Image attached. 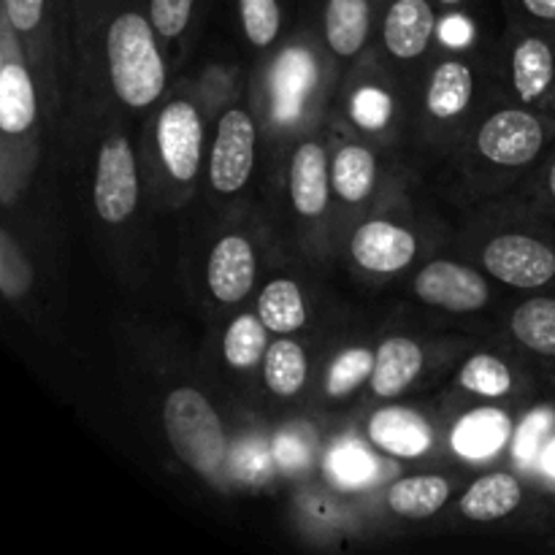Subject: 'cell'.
Instances as JSON below:
<instances>
[{
    "label": "cell",
    "mask_w": 555,
    "mask_h": 555,
    "mask_svg": "<svg viewBox=\"0 0 555 555\" xmlns=\"http://www.w3.org/2000/svg\"><path fill=\"white\" fill-rule=\"evenodd\" d=\"M108 74L114 92L125 106H150L166 87V65L157 52L152 25L135 11H122L112 20L106 36Z\"/></svg>",
    "instance_id": "6da1fadb"
},
{
    "label": "cell",
    "mask_w": 555,
    "mask_h": 555,
    "mask_svg": "<svg viewBox=\"0 0 555 555\" xmlns=\"http://www.w3.org/2000/svg\"><path fill=\"white\" fill-rule=\"evenodd\" d=\"M163 426L173 453L198 475H215L228 453L222 423L209 401L193 388H177L163 406Z\"/></svg>",
    "instance_id": "7a4b0ae2"
},
{
    "label": "cell",
    "mask_w": 555,
    "mask_h": 555,
    "mask_svg": "<svg viewBox=\"0 0 555 555\" xmlns=\"http://www.w3.org/2000/svg\"><path fill=\"white\" fill-rule=\"evenodd\" d=\"M139 204V173L130 144L122 135L106 139L98 155L95 209L106 222L128 220Z\"/></svg>",
    "instance_id": "3957f363"
},
{
    "label": "cell",
    "mask_w": 555,
    "mask_h": 555,
    "mask_svg": "<svg viewBox=\"0 0 555 555\" xmlns=\"http://www.w3.org/2000/svg\"><path fill=\"white\" fill-rule=\"evenodd\" d=\"M482 263L496 280L513 287H542L555 276L553 249L520 233L493 238L482 253Z\"/></svg>",
    "instance_id": "277c9868"
},
{
    "label": "cell",
    "mask_w": 555,
    "mask_h": 555,
    "mask_svg": "<svg viewBox=\"0 0 555 555\" xmlns=\"http://www.w3.org/2000/svg\"><path fill=\"white\" fill-rule=\"evenodd\" d=\"M255 163V125L247 112L231 108L222 114L211 150L209 179L217 193H236L247 184Z\"/></svg>",
    "instance_id": "5b68a950"
},
{
    "label": "cell",
    "mask_w": 555,
    "mask_h": 555,
    "mask_svg": "<svg viewBox=\"0 0 555 555\" xmlns=\"http://www.w3.org/2000/svg\"><path fill=\"white\" fill-rule=\"evenodd\" d=\"M542 122L529 112L520 108H504L493 114L477 135V146L488 160L499 166H524L534 160L542 150Z\"/></svg>",
    "instance_id": "8992f818"
},
{
    "label": "cell",
    "mask_w": 555,
    "mask_h": 555,
    "mask_svg": "<svg viewBox=\"0 0 555 555\" xmlns=\"http://www.w3.org/2000/svg\"><path fill=\"white\" fill-rule=\"evenodd\" d=\"M201 144H204V130H201V117L193 103H168L157 119V146L173 179L179 182L195 179L201 166Z\"/></svg>",
    "instance_id": "52a82bcc"
},
{
    "label": "cell",
    "mask_w": 555,
    "mask_h": 555,
    "mask_svg": "<svg viewBox=\"0 0 555 555\" xmlns=\"http://www.w3.org/2000/svg\"><path fill=\"white\" fill-rule=\"evenodd\" d=\"M415 293L421 301L450 309V312H477L480 307H486L488 296H491L486 280L477 271L461 263H450V260L428 263L417 274Z\"/></svg>",
    "instance_id": "ba28073f"
},
{
    "label": "cell",
    "mask_w": 555,
    "mask_h": 555,
    "mask_svg": "<svg viewBox=\"0 0 555 555\" xmlns=\"http://www.w3.org/2000/svg\"><path fill=\"white\" fill-rule=\"evenodd\" d=\"M417 242L410 231L385 220H372L361 225L352 236V258L358 266L377 274H393L412 263Z\"/></svg>",
    "instance_id": "9c48e42d"
},
{
    "label": "cell",
    "mask_w": 555,
    "mask_h": 555,
    "mask_svg": "<svg viewBox=\"0 0 555 555\" xmlns=\"http://www.w3.org/2000/svg\"><path fill=\"white\" fill-rule=\"evenodd\" d=\"M209 291L217 301L236 304L253 291L255 253L244 236H225L209 255Z\"/></svg>",
    "instance_id": "30bf717a"
},
{
    "label": "cell",
    "mask_w": 555,
    "mask_h": 555,
    "mask_svg": "<svg viewBox=\"0 0 555 555\" xmlns=\"http://www.w3.org/2000/svg\"><path fill=\"white\" fill-rule=\"evenodd\" d=\"M434 27L437 20L428 0H393L383 25L385 47L396 57L412 60L426 52Z\"/></svg>",
    "instance_id": "8fae6325"
},
{
    "label": "cell",
    "mask_w": 555,
    "mask_h": 555,
    "mask_svg": "<svg viewBox=\"0 0 555 555\" xmlns=\"http://www.w3.org/2000/svg\"><path fill=\"white\" fill-rule=\"evenodd\" d=\"M369 437L379 450L399 459H417L431 448V428L417 412L404 406L379 410L369 423Z\"/></svg>",
    "instance_id": "7c38bea8"
},
{
    "label": "cell",
    "mask_w": 555,
    "mask_h": 555,
    "mask_svg": "<svg viewBox=\"0 0 555 555\" xmlns=\"http://www.w3.org/2000/svg\"><path fill=\"white\" fill-rule=\"evenodd\" d=\"M331 182L334 179H328V160H325L323 146L312 144V141L298 146L291 163V195L298 215H323V209L328 206Z\"/></svg>",
    "instance_id": "4fadbf2b"
},
{
    "label": "cell",
    "mask_w": 555,
    "mask_h": 555,
    "mask_svg": "<svg viewBox=\"0 0 555 555\" xmlns=\"http://www.w3.org/2000/svg\"><path fill=\"white\" fill-rule=\"evenodd\" d=\"M423 369V352L421 347L404 336H393L379 345L374 352V372H372V388L379 399H390L399 396L412 379L421 374Z\"/></svg>",
    "instance_id": "5bb4252c"
},
{
    "label": "cell",
    "mask_w": 555,
    "mask_h": 555,
    "mask_svg": "<svg viewBox=\"0 0 555 555\" xmlns=\"http://www.w3.org/2000/svg\"><path fill=\"white\" fill-rule=\"evenodd\" d=\"M513 423L499 410H477L461 417L453 431V450L469 461H486L507 444Z\"/></svg>",
    "instance_id": "9a60e30c"
},
{
    "label": "cell",
    "mask_w": 555,
    "mask_h": 555,
    "mask_svg": "<svg viewBox=\"0 0 555 555\" xmlns=\"http://www.w3.org/2000/svg\"><path fill=\"white\" fill-rule=\"evenodd\" d=\"M520 499H524L520 482L513 475H507V472H493V475H486L472 482L469 491L461 496L459 507L469 520L488 524V520L507 518L518 507Z\"/></svg>",
    "instance_id": "2e32d148"
},
{
    "label": "cell",
    "mask_w": 555,
    "mask_h": 555,
    "mask_svg": "<svg viewBox=\"0 0 555 555\" xmlns=\"http://www.w3.org/2000/svg\"><path fill=\"white\" fill-rule=\"evenodd\" d=\"M36 119V90L20 63L0 68V130L9 135L25 133Z\"/></svg>",
    "instance_id": "e0dca14e"
},
{
    "label": "cell",
    "mask_w": 555,
    "mask_h": 555,
    "mask_svg": "<svg viewBox=\"0 0 555 555\" xmlns=\"http://www.w3.org/2000/svg\"><path fill=\"white\" fill-rule=\"evenodd\" d=\"M450 496V486L444 477L439 475H417L404 477V480L393 482L388 491V507L390 513L401 515V518H431L434 513L444 507Z\"/></svg>",
    "instance_id": "ac0fdd59"
},
{
    "label": "cell",
    "mask_w": 555,
    "mask_h": 555,
    "mask_svg": "<svg viewBox=\"0 0 555 555\" xmlns=\"http://www.w3.org/2000/svg\"><path fill=\"white\" fill-rule=\"evenodd\" d=\"M372 9L369 0H328L325 3V38L341 57H350L366 43Z\"/></svg>",
    "instance_id": "d6986e66"
},
{
    "label": "cell",
    "mask_w": 555,
    "mask_h": 555,
    "mask_svg": "<svg viewBox=\"0 0 555 555\" xmlns=\"http://www.w3.org/2000/svg\"><path fill=\"white\" fill-rule=\"evenodd\" d=\"M472 90H475V79H472V70L464 63H448L439 65L431 76V85H428V112L437 119H453L469 106Z\"/></svg>",
    "instance_id": "ffe728a7"
},
{
    "label": "cell",
    "mask_w": 555,
    "mask_h": 555,
    "mask_svg": "<svg viewBox=\"0 0 555 555\" xmlns=\"http://www.w3.org/2000/svg\"><path fill=\"white\" fill-rule=\"evenodd\" d=\"M258 314L266 328L274 334H293L307 323L301 287L293 280H274L263 287L258 298Z\"/></svg>",
    "instance_id": "44dd1931"
},
{
    "label": "cell",
    "mask_w": 555,
    "mask_h": 555,
    "mask_svg": "<svg viewBox=\"0 0 555 555\" xmlns=\"http://www.w3.org/2000/svg\"><path fill=\"white\" fill-rule=\"evenodd\" d=\"M553 52L542 38H524L515 49L513 79L520 101H537L553 81Z\"/></svg>",
    "instance_id": "7402d4cb"
},
{
    "label": "cell",
    "mask_w": 555,
    "mask_h": 555,
    "mask_svg": "<svg viewBox=\"0 0 555 555\" xmlns=\"http://www.w3.org/2000/svg\"><path fill=\"white\" fill-rule=\"evenodd\" d=\"M513 334L520 345L555 356V298H531L513 314Z\"/></svg>",
    "instance_id": "603a6c76"
},
{
    "label": "cell",
    "mask_w": 555,
    "mask_h": 555,
    "mask_svg": "<svg viewBox=\"0 0 555 555\" xmlns=\"http://www.w3.org/2000/svg\"><path fill=\"white\" fill-rule=\"evenodd\" d=\"M266 385L276 396H296L307 383V356L291 339H280L266 350L263 358Z\"/></svg>",
    "instance_id": "cb8c5ba5"
},
{
    "label": "cell",
    "mask_w": 555,
    "mask_h": 555,
    "mask_svg": "<svg viewBox=\"0 0 555 555\" xmlns=\"http://www.w3.org/2000/svg\"><path fill=\"white\" fill-rule=\"evenodd\" d=\"M374 173H377V163H374V155L363 146H345L339 150L334 160V190L350 204H358V201L366 198L374 188Z\"/></svg>",
    "instance_id": "d4e9b609"
},
{
    "label": "cell",
    "mask_w": 555,
    "mask_h": 555,
    "mask_svg": "<svg viewBox=\"0 0 555 555\" xmlns=\"http://www.w3.org/2000/svg\"><path fill=\"white\" fill-rule=\"evenodd\" d=\"M314 79V68L309 54L291 52L280 60L276 65V81H274V92H276V114L285 119L296 117L298 108H301L304 95H307L309 85Z\"/></svg>",
    "instance_id": "484cf974"
},
{
    "label": "cell",
    "mask_w": 555,
    "mask_h": 555,
    "mask_svg": "<svg viewBox=\"0 0 555 555\" xmlns=\"http://www.w3.org/2000/svg\"><path fill=\"white\" fill-rule=\"evenodd\" d=\"M266 323L258 318H253V314H238L236 320L231 323V328H228L225 334V341H222V350H225V361L231 363L233 369H249L255 366V363L260 361V358H266Z\"/></svg>",
    "instance_id": "4316f807"
},
{
    "label": "cell",
    "mask_w": 555,
    "mask_h": 555,
    "mask_svg": "<svg viewBox=\"0 0 555 555\" xmlns=\"http://www.w3.org/2000/svg\"><path fill=\"white\" fill-rule=\"evenodd\" d=\"M328 472L339 486L366 488L369 482L377 480V461L358 442H345L331 450Z\"/></svg>",
    "instance_id": "83f0119b"
},
{
    "label": "cell",
    "mask_w": 555,
    "mask_h": 555,
    "mask_svg": "<svg viewBox=\"0 0 555 555\" xmlns=\"http://www.w3.org/2000/svg\"><path fill=\"white\" fill-rule=\"evenodd\" d=\"M459 383L466 390H472V393L499 399V396L509 393V388H513V374H509V369L499 358L475 356L464 363V369L459 374Z\"/></svg>",
    "instance_id": "f1b7e54d"
},
{
    "label": "cell",
    "mask_w": 555,
    "mask_h": 555,
    "mask_svg": "<svg viewBox=\"0 0 555 555\" xmlns=\"http://www.w3.org/2000/svg\"><path fill=\"white\" fill-rule=\"evenodd\" d=\"M372 372H374V356L369 350L356 347V350L341 352V356L331 363L325 388H328V393L334 396V399H339V396H347L356 388H361V385L372 377Z\"/></svg>",
    "instance_id": "f546056e"
},
{
    "label": "cell",
    "mask_w": 555,
    "mask_h": 555,
    "mask_svg": "<svg viewBox=\"0 0 555 555\" xmlns=\"http://www.w3.org/2000/svg\"><path fill=\"white\" fill-rule=\"evenodd\" d=\"M33 269L9 231H0V291L5 298H20L30 291Z\"/></svg>",
    "instance_id": "4dcf8cb0"
},
{
    "label": "cell",
    "mask_w": 555,
    "mask_h": 555,
    "mask_svg": "<svg viewBox=\"0 0 555 555\" xmlns=\"http://www.w3.org/2000/svg\"><path fill=\"white\" fill-rule=\"evenodd\" d=\"M244 33L255 47H269L280 36V0H238Z\"/></svg>",
    "instance_id": "1f68e13d"
},
{
    "label": "cell",
    "mask_w": 555,
    "mask_h": 555,
    "mask_svg": "<svg viewBox=\"0 0 555 555\" xmlns=\"http://www.w3.org/2000/svg\"><path fill=\"white\" fill-rule=\"evenodd\" d=\"M553 426V412L534 410L520 426L518 437H515V459L520 464H534L542 453V442H545L547 431Z\"/></svg>",
    "instance_id": "d6a6232c"
},
{
    "label": "cell",
    "mask_w": 555,
    "mask_h": 555,
    "mask_svg": "<svg viewBox=\"0 0 555 555\" xmlns=\"http://www.w3.org/2000/svg\"><path fill=\"white\" fill-rule=\"evenodd\" d=\"M193 9L195 0H150L152 25L163 38H177L190 25Z\"/></svg>",
    "instance_id": "836d02e7"
},
{
    "label": "cell",
    "mask_w": 555,
    "mask_h": 555,
    "mask_svg": "<svg viewBox=\"0 0 555 555\" xmlns=\"http://www.w3.org/2000/svg\"><path fill=\"white\" fill-rule=\"evenodd\" d=\"M390 112H393V103H390L388 92L377 90V87H366L352 101V117L366 130L385 128V122L390 119Z\"/></svg>",
    "instance_id": "e575fe53"
},
{
    "label": "cell",
    "mask_w": 555,
    "mask_h": 555,
    "mask_svg": "<svg viewBox=\"0 0 555 555\" xmlns=\"http://www.w3.org/2000/svg\"><path fill=\"white\" fill-rule=\"evenodd\" d=\"M274 459L280 461L287 469H298L309 461V448L304 444V439L296 431H285L276 437L274 442Z\"/></svg>",
    "instance_id": "d590c367"
},
{
    "label": "cell",
    "mask_w": 555,
    "mask_h": 555,
    "mask_svg": "<svg viewBox=\"0 0 555 555\" xmlns=\"http://www.w3.org/2000/svg\"><path fill=\"white\" fill-rule=\"evenodd\" d=\"M520 3H524V9L529 11V14H534L537 20L555 22V0H520Z\"/></svg>",
    "instance_id": "8d00e7d4"
},
{
    "label": "cell",
    "mask_w": 555,
    "mask_h": 555,
    "mask_svg": "<svg viewBox=\"0 0 555 555\" xmlns=\"http://www.w3.org/2000/svg\"><path fill=\"white\" fill-rule=\"evenodd\" d=\"M542 469H545L551 477H555V439L547 444L545 453H542Z\"/></svg>",
    "instance_id": "74e56055"
},
{
    "label": "cell",
    "mask_w": 555,
    "mask_h": 555,
    "mask_svg": "<svg viewBox=\"0 0 555 555\" xmlns=\"http://www.w3.org/2000/svg\"><path fill=\"white\" fill-rule=\"evenodd\" d=\"M551 193H553V198H555V163H553V168H551Z\"/></svg>",
    "instance_id": "f35d334b"
},
{
    "label": "cell",
    "mask_w": 555,
    "mask_h": 555,
    "mask_svg": "<svg viewBox=\"0 0 555 555\" xmlns=\"http://www.w3.org/2000/svg\"><path fill=\"white\" fill-rule=\"evenodd\" d=\"M439 3H442V5H461L464 0H439Z\"/></svg>",
    "instance_id": "ab89813d"
}]
</instances>
